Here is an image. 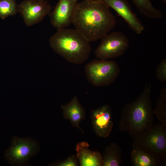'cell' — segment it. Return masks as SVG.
I'll return each instance as SVG.
<instances>
[{"instance_id":"13","label":"cell","mask_w":166,"mask_h":166,"mask_svg":"<svg viewBox=\"0 0 166 166\" xmlns=\"http://www.w3.org/2000/svg\"><path fill=\"white\" fill-rule=\"evenodd\" d=\"M89 144L80 142L76 146V156L81 166H103L102 154L99 151H92L89 149Z\"/></svg>"},{"instance_id":"7","label":"cell","mask_w":166,"mask_h":166,"mask_svg":"<svg viewBox=\"0 0 166 166\" xmlns=\"http://www.w3.org/2000/svg\"><path fill=\"white\" fill-rule=\"evenodd\" d=\"M38 147L37 143L32 140L14 137L11 146L5 152V156L11 164H20L34 155Z\"/></svg>"},{"instance_id":"19","label":"cell","mask_w":166,"mask_h":166,"mask_svg":"<svg viewBox=\"0 0 166 166\" xmlns=\"http://www.w3.org/2000/svg\"><path fill=\"white\" fill-rule=\"evenodd\" d=\"M156 76L160 81H166V59L164 58L158 65L156 71Z\"/></svg>"},{"instance_id":"20","label":"cell","mask_w":166,"mask_h":166,"mask_svg":"<svg viewBox=\"0 0 166 166\" xmlns=\"http://www.w3.org/2000/svg\"><path fill=\"white\" fill-rule=\"evenodd\" d=\"M57 166H78V161L76 156L72 155L64 160L58 161L51 165Z\"/></svg>"},{"instance_id":"6","label":"cell","mask_w":166,"mask_h":166,"mask_svg":"<svg viewBox=\"0 0 166 166\" xmlns=\"http://www.w3.org/2000/svg\"><path fill=\"white\" fill-rule=\"evenodd\" d=\"M135 141L155 153L163 164L166 163V125L153 124Z\"/></svg>"},{"instance_id":"10","label":"cell","mask_w":166,"mask_h":166,"mask_svg":"<svg viewBox=\"0 0 166 166\" xmlns=\"http://www.w3.org/2000/svg\"><path fill=\"white\" fill-rule=\"evenodd\" d=\"M112 113L110 106L108 105L91 111L93 128L98 136L106 138L110 134L113 124Z\"/></svg>"},{"instance_id":"1","label":"cell","mask_w":166,"mask_h":166,"mask_svg":"<svg viewBox=\"0 0 166 166\" xmlns=\"http://www.w3.org/2000/svg\"><path fill=\"white\" fill-rule=\"evenodd\" d=\"M72 23L89 42L109 33L116 24L109 8L99 0H84L77 3Z\"/></svg>"},{"instance_id":"15","label":"cell","mask_w":166,"mask_h":166,"mask_svg":"<svg viewBox=\"0 0 166 166\" xmlns=\"http://www.w3.org/2000/svg\"><path fill=\"white\" fill-rule=\"evenodd\" d=\"M122 150L116 143L107 146L102 154L103 166H119L123 162Z\"/></svg>"},{"instance_id":"17","label":"cell","mask_w":166,"mask_h":166,"mask_svg":"<svg viewBox=\"0 0 166 166\" xmlns=\"http://www.w3.org/2000/svg\"><path fill=\"white\" fill-rule=\"evenodd\" d=\"M152 113L161 123L166 125V88L164 87L160 91L158 96L156 109Z\"/></svg>"},{"instance_id":"16","label":"cell","mask_w":166,"mask_h":166,"mask_svg":"<svg viewBox=\"0 0 166 166\" xmlns=\"http://www.w3.org/2000/svg\"><path fill=\"white\" fill-rule=\"evenodd\" d=\"M140 12L151 18L161 19L163 17L162 12L153 5L150 0H132Z\"/></svg>"},{"instance_id":"18","label":"cell","mask_w":166,"mask_h":166,"mask_svg":"<svg viewBox=\"0 0 166 166\" xmlns=\"http://www.w3.org/2000/svg\"><path fill=\"white\" fill-rule=\"evenodd\" d=\"M18 12V5L15 0H0V18L4 19L14 15Z\"/></svg>"},{"instance_id":"8","label":"cell","mask_w":166,"mask_h":166,"mask_svg":"<svg viewBox=\"0 0 166 166\" xmlns=\"http://www.w3.org/2000/svg\"><path fill=\"white\" fill-rule=\"evenodd\" d=\"M51 9L50 6L45 0H25L18 5V12L28 26L41 21L49 14Z\"/></svg>"},{"instance_id":"11","label":"cell","mask_w":166,"mask_h":166,"mask_svg":"<svg viewBox=\"0 0 166 166\" xmlns=\"http://www.w3.org/2000/svg\"><path fill=\"white\" fill-rule=\"evenodd\" d=\"M78 0H59L49 13L52 24L57 29L65 28L72 23Z\"/></svg>"},{"instance_id":"21","label":"cell","mask_w":166,"mask_h":166,"mask_svg":"<svg viewBox=\"0 0 166 166\" xmlns=\"http://www.w3.org/2000/svg\"><path fill=\"white\" fill-rule=\"evenodd\" d=\"M162 0L164 3H166V0Z\"/></svg>"},{"instance_id":"5","label":"cell","mask_w":166,"mask_h":166,"mask_svg":"<svg viewBox=\"0 0 166 166\" xmlns=\"http://www.w3.org/2000/svg\"><path fill=\"white\" fill-rule=\"evenodd\" d=\"M101 39L95 51V56L99 59L108 60L121 56L129 46L128 38L120 32L108 33Z\"/></svg>"},{"instance_id":"4","label":"cell","mask_w":166,"mask_h":166,"mask_svg":"<svg viewBox=\"0 0 166 166\" xmlns=\"http://www.w3.org/2000/svg\"><path fill=\"white\" fill-rule=\"evenodd\" d=\"M85 71L88 81L95 86L109 85L118 77L120 68L115 61L94 60L87 64Z\"/></svg>"},{"instance_id":"2","label":"cell","mask_w":166,"mask_h":166,"mask_svg":"<svg viewBox=\"0 0 166 166\" xmlns=\"http://www.w3.org/2000/svg\"><path fill=\"white\" fill-rule=\"evenodd\" d=\"M151 89L146 85L142 93L135 101L124 106L119 122V130L128 132L133 141L153 124Z\"/></svg>"},{"instance_id":"9","label":"cell","mask_w":166,"mask_h":166,"mask_svg":"<svg viewBox=\"0 0 166 166\" xmlns=\"http://www.w3.org/2000/svg\"><path fill=\"white\" fill-rule=\"evenodd\" d=\"M113 9L137 34H141L145 27L133 11L127 0H99Z\"/></svg>"},{"instance_id":"3","label":"cell","mask_w":166,"mask_h":166,"mask_svg":"<svg viewBox=\"0 0 166 166\" xmlns=\"http://www.w3.org/2000/svg\"><path fill=\"white\" fill-rule=\"evenodd\" d=\"M89 42L76 29H57L49 39L52 49L67 61L77 65L89 58L91 50Z\"/></svg>"},{"instance_id":"14","label":"cell","mask_w":166,"mask_h":166,"mask_svg":"<svg viewBox=\"0 0 166 166\" xmlns=\"http://www.w3.org/2000/svg\"><path fill=\"white\" fill-rule=\"evenodd\" d=\"M61 108L63 110L64 118L69 120L73 127L79 129L83 133V131L80 127L79 124L85 119V112L79 103L77 97L74 96L69 103L62 105Z\"/></svg>"},{"instance_id":"12","label":"cell","mask_w":166,"mask_h":166,"mask_svg":"<svg viewBox=\"0 0 166 166\" xmlns=\"http://www.w3.org/2000/svg\"><path fill=\"white\" fill-rule=\"evenodd\" d=\"M131 158L134 166H160V158L152 152L133 141L131 152Z\"/></svg>"}]
</instances>
